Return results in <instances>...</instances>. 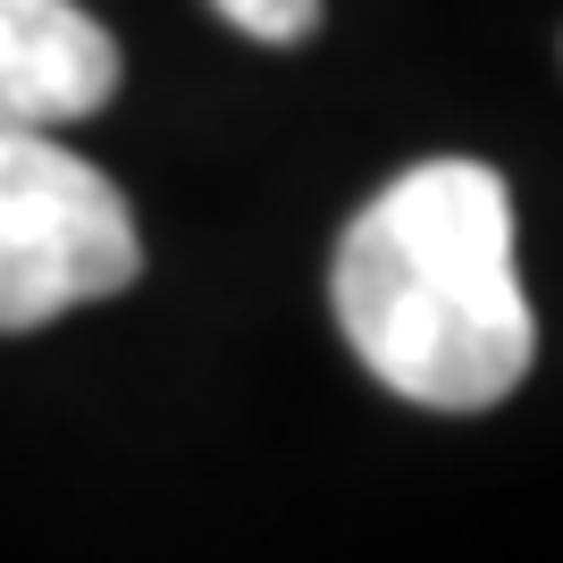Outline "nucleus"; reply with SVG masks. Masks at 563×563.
Returning <instances> with one entry per match:
<instances>
[{
  "label": "nucleus",
  "mask_w": 563,
  "mask_h": 563,
  "mask_svg": "<svg viewBox=\"0 0 563 563\" xmlns=\"http://www.w3.org/2000/svg\"><path fill=\"white\" fill-rule=\"evenodd\" d=\"M329 295L362 371L421 412H488L539 362L514 269V194L479 161L404 168L345 228Z\"/></svg>",
  "instance_id": "obj_1"
},
{
  "label": "nucleus",
  "mask_w": 563,
  "mask_h": 563,
  "mask_svg": "<svg viewBox=\"0 0 563 563\" xmlns=\"http://www.w3.org/2000/svg\"><path fill=\"white\" fill-rule=\"evenodd\" d=\"M211 9L253 43H311L320 34V0H211Z\"/></svg>",
  "instance_id": "obj_4"
},
{
  "label": "nucleus",
  "mask_w": 563,
  "mask_h": 563,
  "mask_svg": "<svg viewBox=\"0 0 563 563\" xmlns=\"http://www.w3.org/2000/svg\"><path fill=\"white\" fill-rule=\"evenodd\" d=\"M143 269L126 194L51 135H0V336L110 303Z\"/></svg>",
  "instance_id": "obj_2"
},
{
  "label": "nucleus",
  "mask_w": 563,
  "mask_h": 563,
  "mask_svg": "<svg viewBox=\"0 0 563 563\" xmlns=\"http://www.w3.org/2000/svg\"><path fill=\"white\" fill-rule=\"evenodd\" d=\"M118 43L76 0H0V135H51L110 110Z\"/></svg>",
  "instance_id": "obj_3"
}]
</instances>
